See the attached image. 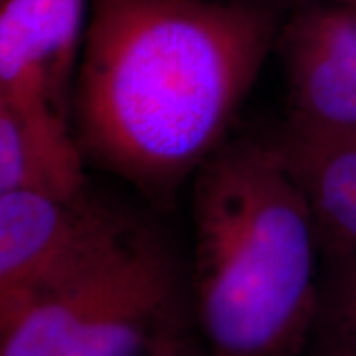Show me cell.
<instances>
[{
  "label": "cell",
  "mask_w": 356,
  "mask_h": 356,
  "mask_svg": "<svg viewBox=\"0 0 356 356\" xmlns=\"http://www.w3.org/2000/svg\"><path fill=\"white\" fill-rule=\"evenodd\" d=\"M281 26L255 0H89L74 97L83 159L168 200L226 143Z\"/></svg>",
  "instance_id": "1"
},
{
  "label": "cell",
  "mask_w": 356,
  "mask_h": 356,
  "mask_svg": "<svg viewBox=\"0 0 356 356\" xmlns=\"http://www.w3.org/2000/svg\"><path fill=\"white\" fill-rule=\"evenodd\" d=\"M206 356H301L321 317L317 226L275 139L224 143L194 177Z\"/></svg>",
  "instance_id": "2"
},
{
  "label": "cell",
  "mask_w": 356,
  "mask_h": 356,
  "mask_svg": "<svg viewBox=\"0 0 356 356\" xmlns=\"http://www.w3.org/2000/svg\"><path fill=\"white\" fill-rule=\"evenodd\" d=\"M178 301L165 243L115 216L30 289L0 356H153L178 334Z\"/></svg>",
  "instance_id": "3"
},
{
  "label": "cell",
  "mask_w": 356,
  "mask_h": 356,
  "mask_svg": "<svg viewBox=\"0 0 356 356\" xmlns=\"http://www.w3.org/2000/svg\"><path fill=\"white\" fill-rule=\"evenodd\" d=\"M88 18L89 0H0V95L77 175L74 97Z\"/></svg>",
  "instance_id": "4"
},
{
  "label": "cell",
  "mask_w": 356,
  "mask_h": 356,
  "mask_svg": "<svg viewBox=\"0 0 356 356\" xmlns=\"http://www.w3.org/2000/svg\"><path fill=\"white\" fill-rule=\"evenodd\" d=\"M289 119L356 131V10L331 0H301L277 40Z\"/></svg>",
  "instance_id": "5"
},
{
  "label": "cell",
  "mask_w": 356,
  "mask_h": 356,
  "mask_svg": "<svg viewBox=\"0 0 356 356\" xmlns=\"http://www.w3.org/2000/svg\"><path fill=\"white\" fill-rule=\"evenodd\" d=\"M117 214L86 194L22 191L0 198V293L34 285Z\"/></svg>",
  "instance_id": "6"
},
{
  "label": "cell",
  "mask_w": 356,
  "mask_h": 356,
  "mask_svg": "<svg viewBox=\"0 0 356 356\" xmlns=\"http://www.w3.org/2000/svg\"><path fill=\"white\" fill-rule=\"evenodd\" d=\"M317 226L337 257L356 255V131L287 119L275 137Z\"/></svg>",
  "instance_id": "7"
},
{
  "label": "cell",
  "mask_w": 356,
  "mask_h": 356,
  "mask_svg": "<svg viewBox=\"0 0 356 356\" xmlns=\"http://www.w3.org/2000/svg\"><path fill=\"white\" fill-rule=\"evenodd\" d=\"M86 194V177L64 166L0 95V198L14 192Z\"/></svg>",
  "instance_id": "8"
},
{
  "label": "cell",
  "mask_w": 356,
  "mask_h": 356,
  "mask_svg": "<svg viewBox=\"0 0 356 356\" xmlns=\"http://www.w3.org/2000/svg\"><path fill=\"white\" fill-rule=\"evenodd\" d=\"M318 318L329 341L356 344V255L337 257L327 289L321 293Z\"/></svg>",
  "instance_id": "9"
},
{
  "label": "cell",
  "mask_w": 356,
  "mask_h": 356,
  "mask_svg": "<svg viewBox=\"0 0 356 356\" xmlns=\"http://www.w3.org/2000/svg\"><path fill=\"white\" fill-rule=\"evenodd\" d=\"M34 285H36V283H34ZM34 285L0 293V337H2V332L6 331L8 323H10L14 318V315L18 313V309L22 307L24 299L28 297V293H30V289H32Z\"/></svg>",
  "instance_id": "10"
},
{
  "label": "cell",
  "mask_w": 356,
  "mask_h": 356,
  "mask_svg": "<svg viewBox=\"0 0 356 356\" xmlns=\"http://www.w3.org/2000/svg\"><path fill=\"white\" fill-rule=\"evenodd\" d=\"M153 356H206L200 355V353H196V350H192L188 344L184 343L180 337H175V339H170L168 343H165Z\"/></svg>",
  "instance_id": "11"
},
{
  "label": "cell",
  "mask_w": 356,
  "mask_h": 356,
  "mask_svg": "<svg viewBox=\"0 0 356 356\" xmlns=\"http://www.w3.org/2000/svg\"><path fill=\"white\" fill-rule=\"evenodd\" d=\"M317 356H356V344L341 343V341H329L321 348Z\"/></svg>",
  "instance_id": "12"
},
{
  "label": "cell",
  "mask_w": 356,
  "mask_h": 356,
  "mask_svg": "<svg viewBox=\"0 0 356 356\" xmlns=\"http://www.w3.org/2000/svg\"><path fill=\"white\" fill-rule=\"evenodd\" d=\"M331 2H337V4H341V6H346V8L356 10V0H331Z\"/></svg>",
  "instance_id": "13"
}]
</instances>
